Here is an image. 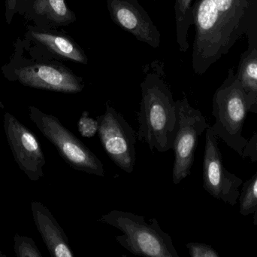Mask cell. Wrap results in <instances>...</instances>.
Returning <instances> with one entry per match:
<instances>
[{
    "instance_id": "8",
    "label": "cell",
    "mask_w": 257,
    "mask_h": 257,
    "mask_svg": "<svg viewBox=\"0 0 257 257\" xmlns=\"http://www.w3.org/2000/svg\"><path fill=\"white\" fill-rule=\"evenodd\" d=\"M101 144L113 162L127 174L133 173L136 161V137L131 125L107 103L105 113L98 116Z\"/></svg>"
},
{
    "instance_id": "23",
    "label": "cell",
    "mask_w": 257,
    "mask_h": 257,
    "mask_svg": "<svg viewBox=\"0 0 257 257\" xmlns=\"http://www.w3.org/2000/svg\"><path fill=\"white\" fill-rule=\"evenodd\" d=\"M34 0H18L17 3V13L24 16V14L28 11Z\"/></svg>"
},
{
    "instance_id": "13",
    "label": "cell",
    "mask_w": 257,
    "mask_h": 257,
    "mask_svg": "<svg viewBox=\"0 0 257 257\" xmlns=\"http://www.w3.org/2000/svg\"><path fill=\"white\" fill-rule=\"evenodd\" d=\"M33 220L50 254L54 257H73L74 253L63 228L43 204L32 202Z\"/></svg>"
},
{
    "instance_id": "2",
    "label": "cell",
    "mask_w": 257,
    "mask_h": 257,
    "mask_svg": "<svg viewBox=\"0 0 257 257\" xmlns=\"http://www.w3.org/2000/svg\"><path fill=\"white\" fill-rule=\"evenodd\" d=\"M163 70L148 71L141 83L142 99L137 113V138L151 151L172 149L178 127V109Z\"/></svg>"
},
{
    "instance_id": "5",
    "label": "cell",
    "mask_w": 257,
    "mask_h": 257,
    "mask_svg": "<svg viewBox=\"0 0 257 257\" xmlns=\"http://www.w3.org/2000/svg\"><path fill=\"white\" fill-rule=\"evenodd\" d=\"M212 108L215 123L211 128L214 134L242 157L248 142L243 137V126L250 105L236 74L234 75L232 70L214 93Z\"/></svg>"
},
{
    "instance_id": "18",
    "label": "cell",
    "mask_w": 257,
    "mask_h": 257,
    "mask_svg": "<svg viewBox=\"0 0 257 257\" xmlns=\"http://www.w3.org/2000/svg\"><path fill=\"white\" fill-rule=\"evenodd\" d=\"M14 249L18 257H42L39 249L32 238L16 234L14 237Z\"/></svg>"
},
{
    "instance_id": "26",
    "label": "cell",
    "mask_w": 257,
    "mask_h": 257,
    "mask_svg": "<svg viewBox=\"0 0 257 257\" xmlns=\"http://www.w3.org/2000/svg\"><path fill=\"white\" fill-rule=\"evenodd\" d=\"M0 256H3V255L0 254Z\"/></svg>"
},
{
    "instance_id": "15",
    "label": "cell",
    "mask_w": 257,
    "mask_h": 257,
    "mask_svg": "<svg viewBox=\"0 0 257 257\" xmlns=\"http://www.w3.org/2000/svg\"><path fill=\"white\" fill-rule=\"evenodd\" d=\"M237 78L250 102V113H257V49L248 48L241 56Z\"/></svg>"
},
{
    "instance_id": "7",
    "label": "cell",
    "mask_w": 257,
    "mask_h": 257,
    "mask_svg": "<svg viewBox=\"0 0 257 257\" xmlns=\"http://www.w3.org/2000/svg\"><path fill=\"white\" fill-rule=\"evenodd\" d=\"M176 105L178 127L172 146L175 153L172 181L178 185L191 173L198 140L209 125L202 112L190 105L187 97L176 101Z\"/></svg>"
},
{
    "instance_id": "20",
    "label": "cell",
    "mask_w": 257,
    "mask_h": 257,
    "mask_svg": "<svg viewBox=\"0 0 257 257\" xmlns=\"http://www.w3.org/2000/svg\"><path fill=\"white\" fill-rule=\"evenodd\" d=\"M186 247L192 257H220L217 250L208 244L190 242L186 244Z\"/></svg>"
},
{
    "instance_id": "14",
    "label": "cell",
    "mask_w": 257,
    "mask_h": 257,
    "mask_svg": "<svg viewBox=\"0 0 257 257\" xmlns=\"http://www.w3.org/2000/svg\"><path fill=\"white\" fill-rule=\"evenodd\" d=\"M23 17L33 21L36 27L46 30L66 27L77 20L66 0H34Z\"/></svg>"
},
{
    "instance_id": "11",
    "label": "cell",
    "mask_w": 257,
    "mask_h": 257,
    "mask_svg": "<svg viewBox=\"0 0 257 257\" xmlns=\"http://www.w3.org/2000/svg\"><path fill=\"white\" fill-rule=\"evenodd\" d=\"M106 3L114 24L152 48L160 46V30L138 0H106Z\"/></svg>"
},
{
    "instance_id": "6",
    "label": "cell",
    "mask_w": 257,
    "mask_h": 257,
    "mask_svg": "<svg viewBox=\"0 0 257 257\" xmlns=\"http://www.w3.org/2000/svg\"><path fill=\"white\" fill-rule=\"evenodd\" d=\"M28 110L30 120L55 146L59 155L71 167L89 175L105 176L102 161L56 116L33 106H30Z\"/></svg>"
},
{
    "instance_id": "22",
    "label": "cell",
    "mask_w": 257,
    "mask_h": 257,
    "mask_svg": "<svg viewBox=\"0 0 257 257\" xmlns=\"http://www.w3.org/2000/svg\"><path fill=\"white\" fill-rule=\"evenodd\" d=\"M17 3H18V0H6L5 18H6V22L8 25H10L14 16L15 14H17Z\"/></svg>"
},
{
    "instance_id": "1",
    "label": "cell",
    "mask_w": 257,
    "mask_h": 257,
    "mask_svg": "<svg viewBox=\"0 0 257 257\" xmlns=\"http://www.w3.org/2000/svg\"><path fill=\"white\" fill-rule=\"evenodd\" d=\"M192 66L202 75L245 35L257 49V0H196Z\"/></svg>"
},
{
    "instance_id": "10",
    "label": "cell",
    "mask_w": 257,
    "mask_h": 257,
    "mask_svg": "<svg viewBox=\"0 0 257 257\" xmlns=\"http://www.w3.org/2000/svg\"><path fill=\"white\" fill-rule=\"evenodd\" d=\"M3 122L8 143L19 168L30 181L42 179L46 160L36 136L11 113H5Z\"/></svg>"
},
{
    "instance_id": "21",
    "label": "cell",
    "mask_w": 257,
    "mask_h": 257,
    "mask_svg": "<svg viewBox=\"0 0 257 257\" xmlns=\"http://www.w3.org/2000/svg\"><path fill=\"white\" fill-rule=\"evenodd\" d=\"M242 158H249L252 162L257 161V132L247 142Z\"/></svg>"
},
{
    "instance_id": "9",
    "label": "cell",
    "mask_w": 257,
    "mask_h": 257,
    "mask_svg": "<svg viewBox=\"0 0 257 257\" xmlns=\"http://www.w3.org/2000/svg\"><path fill=\"white\" fill-rule=\"evenodd\" d=\"M205 132L202 170L204 189L214 199L234 206L238 202L243 181L228 172L223 165L217 137L211 126L209 125Z\"/></svg>"
},
{
    "instance_id": "16",
    "label": "cell",
    "mask_w": 257,
    "mask_h": 257,
    "mask_svg": "<svg viewBox=\"0 0 257 257\" xmlns=\"http://www.w3.org/2000/svg\"><path fill=\"white\" fill-rule=\"evenodd\" d=\"M193 4L194 0H175L176 41L181 52H186L189 49L188 32L190 27L194 25Z\"/></svg>"
},
{
    "instance_id": "17",
    "label": "cell",
    "mask_w": 257,
    "mask_h": 257,
    "mask_svg": "<svg viewBox=\"0 0 257 257\" xmlns=\"http://www.w3.org/2000/svg\"><path fill=\"white\" fill-rule=\"evenodd\" d=\"M240 192V214L243 216L253 214L257 210V172L246 181Z\"/></svg>"
},
{
    "instance_id": "12",
    "label": "cell",
    "mask_w": 257,
    "mask_h": 257,
    "mask_svg": "<svg viewBox=\"0 0 257 257\" xmlns=\"http://www.w3.org/2000/svg\"><path fill=\"white\" fill-rule=\"evenodd\" d=\"M25 40L40 47L58 59H66L75 63L87 64L88 58L82 48L70 37L54 30H46L36 26H28Z\"/></svg>"
},
{
    "instance_id": "4",
    "label": "cell",
    "mask_w": 257,
    "mask_h": 257,
    "mask_svg": "<svg viewBox=\"0 0 257 257\" xmlns=\"http://www.w3.org/2000/svg\"><path fill=\"white\" fill-rule=\"evenodd\" d=\"M99 221L123 232L117 242L136 256L179 257L169 234L162 230L157 219L147 223L142 216L114 210L102 216Z\"/></svg>"
},
{
    "instance_id": "19",
    "label": "cell",
    "mask_w": 257,
    "mask_h": 257,
    "mask_svg": "<svg viewBox=\"0 0 257 257\" xmlns=\"http://www.w3.org/2000/svg\"><path fill=\"white\" fill-rule=\"evenodd\" d=\"M78 128L82 137L90 138L98 133L99 125L97 120H94L89 116L88 112L84 111L78 121Z\"/></svg>"
},
{
    "instance_id": "24",
    "label": "cell",
    "mask_w": 257,
    "mask_h": 257,
    "mask_svg": "<svg viewBox=\"0 0 257 257\" xmlns=\"http://www.w3.org/2000/svg\"><path fill=\"white\" fill-rule=\"evenodd\" d=\"M253 224L257 226V210L256 212L253 214Z\"/></svg>"
},
{
    "instance_id": "3",
    "label": "cell",
    "mask_w": 257,
    "mask_h": 257,
    "mask_svg": "<svg viewBox=\"0 0 257 257\" xmlns=\"http://www.w3.org/2000/svg\"><path fill=\"white\" fill-rule=\"evenodd\" d=\"M10 61L2 68L3 75L10 81H17L33 89L66 94H77L84 89L83 78L74 73L58 58L51 55L43 58L24 54L22 41L18 39Z\"/></svg>"
},
{
    "instance_id": "25",
    "label": "cell",
    "mask_w": 257,
    "mask_h": 257,
    "mask_svg": "<svg viewBox=\"0 0 257 257\" xmlns=\"http://www.w3.org/2000/svg\"><path fill=\"white\" fill-rule=\"evenodd\" d=\"M150 1H157V0H150Z\"/></svg>"
}]
</instances>
